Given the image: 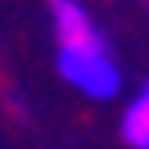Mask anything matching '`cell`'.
<instances>
[{"mask_svg":"<svg viewBox=\"0 0 149 149\" xmlns=\"http://www.w3.org/2000/svg\"><path fill=\"white\" fill-rule=\"evenodd\" d=\"M56 73L77 93H85L93 101H113L121 93V65L109 56V49H97V52L56 49Z\"/></svg>","mask_w":149,"mask_h":149,"instance_id":"cell-1","label":"cell"},{"mask_svg":"<svg viewBox=\"0 0 149 149\" xmlns=\"http://www.w3.org/2000/svg\"><path fill=\"white\" fill-rule=\"evenodd\" d=\"M121 141L129 149H149V81L121 113Z\"/></svg>","mask_w":149,"mask_h":149,"instance_id":"cell-3","label":"cell"},{"mask_svg":"<svg viewBox=\"0 0 149 149\" xmlns=\"http://www.w3.org/2000/svg\"><path fill=\"white\" fill-rule=\"evenodd\" d=\"M52 8V32H56V45L73 52H97L105 49V36L97 32L93 16L77 4V0H49Z\"/></svg>","mask_w":149,"mask_h":149,"instance_id":"cell-2","label":"cell"}]
</instances>
